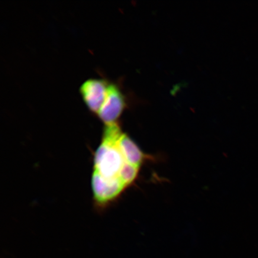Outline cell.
<instances>
[{"label": "cell", "instance_id": "1", "mask_svg": "<svg viewBox=\"0 0 258 258\" xmlns=\"http://www.w3.org/2000/svg\"><path fill=\"white\" fill-rule=\"evenodd\" d=\"M122 132L118 122L105 125L93 154L91 177L93 202L105 211L120 198L138 175L140 167L129 163L120 144Z\"/></svg>", "mask_w": 258, "mask_h": 258}, {"label": "cell", "instance_id": "3", "mask_svg": "<svg viewBox=\"0 0 258 258\" xmlns=\"http://www.w3.org/2000/svg\"><path fill=\"white\" fill-rule=\"evenodd\" d=\"M109 83L103 79H90L82 84L81 96L89 110L98 115L105 101Z\"/></svg>", "mask_w": 258, "mask_h": 258}, {"label": "cell", "instance_id": "4", "mask_svg": "<svg viewBox=\"0 0 258 258\" xmlns=\"http://www.w3.org/2000/svg\"><path fill=\"white\" fill-rule=\"evenodd\" d=\"M120 144L129 163L140 167L144 160V154L140 148L126 134H122Z\"/></svg>", "mask_w": 258, "mask_h": 258}, {"label": "cell", "instance_id": "2", "mask_svg": "<svg viewBox=\"0 0 258 258\" xmlns=\"http://www.w3.org/2000/svg\"><path fill=\"white\" fill-rule=\"evenodd\" d=\"M125 106L124 96L119 87L109 83L106 98L98 117L105 125L118 122Z\"/></svg>", "mask_w": 258, "mask_h": 258}]
</instances>
